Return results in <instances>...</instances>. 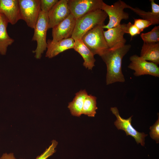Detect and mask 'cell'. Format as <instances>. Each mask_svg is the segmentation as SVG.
<instances>
[{"mask_svg":"<svg viewBox=\"0 0 159 159\" xmlns=\"http://www.w3.org/2000/svg\"><path fill=\"white\" fill-rule=\"evenodd\" d=\"M110 110L116 117L117 120L114 124L117 129L124 130L127 135H130L133 137L138 144L140 143L142 146H144L145 137L148 135L139 132L133 127L131 124L132 116L128 119H124L120 116L117 107H111Z\"/></svg>","mask_w":159,"mask_h":159,"instance_id":"9c48e42d","label":"cell"},{"mask_svg":"<svg viewBox=\"0 0 159 159\" xmlns=\"http://www.w3.org/2000/svg\"><path fill=\"white\" fill-rule=\"evenodd\" d=\"M130 6L125 2L119 0L110 5L103 2L101 10L104 11L109 16V20L107 25H104L103 29H109L119 25L122 19L129 18V14L124 11L126 8L129 9Z\"/></svg>","mask_w":159,"mask_h":159,"instance_id":"5b68a950","label":"cell"},{"mask_svg":"<svg viewBox=\"0 0 159 159\" xmlns=\"http://www.w3.org/2000/svg\"><path fill=\"white\" fill-rule=\"evenodd\" d=\"M131 47L130 44H125L121 47L108 48L100 56L107 67V85L116 82H125V78L122 70V61Z\"/></svg>","mask_w":159,"mask_h":159,"instance_id":"6da1fadb","label":"cell"},{"mask_svg":"<svg viewBox=\"0 0 159 159\" xmlns=\"http://www.w3.org/2000/svg\"><path fill=\"white\" fill-rule=\"evenodd\" d=\"M129 9L142 18L143 19L150 21L152 25L158 24L159 23V14L154 13L152 11H145L138 8H134L131 6Z\"/></svg>","mask_w":159,"mask_h":159,"instance_id":"ffe728a7","label":"cell"},{"mask_svg":"<svg viewBox=\"0 0 159 159\" xmlns=\"http://www.w3.org/2000/svg\"><path fill=\"white\" fill-rule=\"evenodd\" d=\"M104 24L96 26L85 33L81 39L94 55L97 54L100 56L109 48L103 33L102 26Z\"/></svg>","mask_w":159,"mask_h":159,"instance_id":"277c9868","label":"cell"},{"mask_svg":"<svg viewBox=\"0 0 159 159\" xmlns=\"http://www.w3.org/2000/svg\"><path fill=\"white\" fill-rule=\"evenodd\" d=\"M130 22L127 24H120L116 27L103 31L104 37L109 48L112 49L123 46L126 42L124 34H128Z\"/></svg>","mask_w":159,"mask_h":159,"instance_id":"30bf717a","label":"cell"},{"mask_svg":"<svg viewBox=\"0 0 159 159\" xmlns=\"http://www.w3.org/2000/svg\"><path fill=\"white\" fill-rule=\"evenodd\" d=\"M58 1V0H40L41 10L48 13Z\"/></svg>","mask_w":159,"mask_h":159,"instance_id":"603a6c76","label":"cell"},{"mask_svg":"<svg viewBox=\"0 0 159 159\" xmlns=\"http://www.w3.org/2000/svg\"><path fill=\"white\" fill-rule=\"evenodd\" d=\"M97 97L91 95H88L86 97L83 105L82 114L89 117H94L96 113Z\"/></svg>","mask_w":159,"mask_h":159,"instance_id":"d6986e66","label":"cell"},{"mask_svg":"<svg viewBox=\"0 0 159 159\" xmlns=\"http://www.w3.org/2000/svg\"><path fill=\"white\" fill-rule=\"evenodd\" d=\"M140 37L146 43H155L159 42V26H155L150 32L142 33Z\"/></svg>","mask_w":159,"mask_h":159,"instance_id":"44dd1931","label":"cell"},{"mask_svg":"<svg viewBox=\"0 0 159 159\" xmlns=\"http://www.w3.org/2000/svg\"><path fill=\"white\" fill-rule=\"evenodd\" d=\"M47 42L46 57L49 58H52L67 49H74L75 43L74 40L71 37L57 42L49 39Z\"/></svg>","mask_w":159,"mask_h":159,"instance_id":"5bb4252c","label":"cell"},{"mask_svg":"<svg viewBox=\"0 0 159 159\" xmlns=\"http://www.w3.org/2000/svg\"><path fill=\"white\" fill-rule=\"evenodd\" d=\"M0 14L5 17L9 23L16 24L21 19L19 0H0Z\"/></svg>","mask_w":159,"mask_h":159,"instance_id":"4fadbf2b","label":"cell"},{"mask_svg":"<svg viewBox=\"0 0 159 159\" xmlns=\"http://www.w3.org/2000/svg\"><path fill=\"white\" fill-rule=\"evenodd\" d=\"M58 144V143L57 141L55 140H53L49 147L46 148L40 155L37 156L36 159H47L56 152L55 148Z\"/></svg>","mask_w":159,"mask_h":159,"instance_id":"7402d4cb","label":"cell"},{"mask_svg":"<svg viewBox=\"0 0 159 159\" xmlns=\"http://www.w3.org/2000/svg\"></svg>","mask_w":159,"mask_h":159,"instance_id":"83f0119b","label":"cell"},{"mask_svg":"<svg viewBox=\"0 0 159 159\" xmlns=\"http://www.w3.org/2000/svg\"><path fill=\"white\" fill-rule=\"evenodd\" d=\"M102 0H68L71 14L77 19L84 15L101 9Z\"/></svg>","mask_w":159,"mask_h":159,"instance_id":"ba28073f","label":"cell"},{"mask_svg":"<svg viewBox=\"0 0 159 159\" xmlns=\"http://www.w3.org/2000/svg\"><path fill=\"white\" fill-rule=\"evenodd\" d=\"M88 95L85 90H81L75 94L72 101L69 103L68 106L72 115L79 117L81 115L84 102Z\"/></svg>","mask_w":159,"mask_h":159,"instance_id":"ac0fdd59","label":"cell"},{"mask_svg":"<svg viewBox=\"0 0 159 159\" xmlns=\"http://www.w3.org/2000/svg\"><path fill=\"white\" fill-rule=\"evenodd\" d=\"M21 19L34 29L41 11L40 0H19Z\"/></svg>","mask_w":159,"mask_h":159,"instance_id":"8992f818","label":"cell"},{"mask_svg":"<svg viewBox=\"0 0 159 159\" xmlns=\"http://www.w3.org/2000/svg\"><path fill=\"white\" fill-rule=\"evenodd\" d=\"M133 24L139 29L141 32H142L145 28L152 25V22L149 20L140 19H134Z\"/></svg>","mask_w":159,"mask_h":159,"instance_id":"d4e9b609","label":"cell"},{"mask_svg":"<svg viewBox=\"0 0 159 159\" xmlns=\"http://www.w3.org/2000/svg\"><path fill=\"white\" fill-rule=\"evenodd\" d=\"M76 19L70 14L64 20L52 28L53 42H57L71 37L74 29Z\"/></svg>","mask_w":159,"mask_h":159,"instance_id":"7c38bea8","label":"cell"},{"mask_svg":"<svg viewBox=\"0 0 159 159\" xmlns=\"http://www.w3.org/2000/svg\"><path fill=\"white\" fill-rule=\"evenodd\" d=\"M9 22L5 17L0 14V54H6L7 47L14 42V39L9 35L7 28Z\"/></svg>","mask_w":159,"mask_h":159,"instance_id":"2e32d148","label":"cell"},{"mask_svg":"<svg viewBox=\"0 0 159 159\" xmlns=\"http://www.w3.org/2000/svg\"><path fill=\"white\" fill-rule=\"evenodd\" d=\"M48 22V13L41 10L34 29V34L32 39V41H36L37 43V47L32 52L35 53V57L37 59L41 58L42 54L47 49L46 37Z\"/></svg>","mask_w":159,"mask_h":159,"instance_id":"3957f363","label":"cell"},{"mask_svg":"<svg viewBox=\"0 0 159 159\" xmlns=\"http://www.w3.org/2000/svg\"><path fill=\"white\" fill-rule=\"evenodd\" d=\"M0 159H16L13 153H5L3 154Z\"/></svg>","mask_w":159,"mask_h":159,"instance_id":"4316f807","label":"cell"},{"mask_svg":"<svg viewBox=\"0 0 159 159\" xmlns=\"http://www.w3.org/2000/svg\"><path fill=\"white\" fill-rule=\"evenodd\" d=\"M150 135L153 139L155 140L157 143L159 142V117L154 124L150 127Z\"/></svg>","mask_w":159,"mask_h":159,"instance_id":"cb8c5ba5","label":"cell"},{"mask_svg":"<svg viewBox=\"0 0 159 159\" xmlns=\"http://www.w3.org/2000/svg\"><path fill=\"white\" fill-rule=\"evenodd\" d=\"M107 16L104 11L99 9L76 19L71 37L74 40L81 39L85 33L96 26L105 24L104 21Z\"/></svg>","mask_w":159,"mask_h":159,"instance_id":"7a4b0ae2","label":"cell"},{"mask_svg":"<svg viewBox=\"0 0 159 159\" xmlns=\"http://www.w3.org/2000/svg\"><path fill=\"white\" fill-rule=\"evenodd\" d=\"M141 32L139 29L133 24L130 22V25L128 29V34H129L131 38L133 37L140 34Z\"/></svg>","mask_w":159,"mask_h":159,"instance_id":"484cf974","label":"cell"},{"mask_svg":"<svg viewBox=\"0 0 159 159\" xmlns=\"http://www.w3.org/2000/svg\"><path fill=\"white\" fill-rule=\"evenodd\" d=\"M74 42L73 49L82 57L84 61L83 66L88 69L92 70L95 66L96 61L94 54L84 44L81 39L74 40Z\"/></svg>","mask_w":159,"mask_h":159,"instance_id":"9a60e30c","label":"cell"},{"mask_svg":"<svg viewBox=\"0 0 159 159\" xmlns=\"http://www.w3.org/2000/svg\"><path fill=\"white\" fill-rule=\"evenodd\" d=\"M70 14L68 0H60L48 13V29L55 26L66 19Z\"/></svg>","mask_w":159,"mask_h":159,"instance_id":"8fae6325","label":"cell"},{"mask_svg":"<svg viewBox=\"0 0 159 159\" xmlns=\"http://www.w3.org/2000/svg\"><path fill=\"white\" fill-rule=\"evenodd\" d=\"M140 57L144 60L159 64V42L155 43H143L142 47Z\"/></svg>","mask_w":159,"mask_h":159,"instance_id":"e0dca14e","label":"cell"},{"mask_svg":"<svg viewBox=\"0 0 159 159\" xmlns=\"http://www.w3.org/2000/svg\"><path fill=\"white\" fill-rule=\"evenodd\" d=\"M129 59L130 62L128 68L134 71V76L149 75L159 77V67L156 64L146 61L136 54L131 56Z\"/></svg>","mask_w":159,"mask_h":159,"instance_id":"52a82bcc","label":"cell"}]
</instances>
